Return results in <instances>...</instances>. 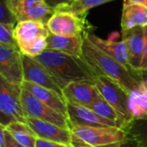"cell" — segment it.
I'll use <instances>...</instances> for the list:
<instances>
[{
	"instance_id": "obj_1",
	"label": "cell",
	"mask_w": 147,
	"mask_h": 147,
	"mask_svg": "<svg viewBox=\"0 0 147 147\" xmlns=\"http://www.w3.org/2000/svg\"><path fill=\"white\" fill-rule=\"evenodd\" d=\"M34 59L50 71L61 90L73 82L95 83V79L98 76L83 57H74L47 49Z\"/></svg>"
},
{
	"instance_id": "obj_2",
	"label": "cell",
	"mask_w": 147,
	"mask_h": 147,
	"mask_svg": "<svg viewBox=\"0 0 147 147\" xmlns=\"http://www.w3.org/2000/svg\"><path fill=\"white\" fill-rule=\"evenodd\" d=\"M83 58L98 75L104 76L124 88L128 93L136 89L141 83L140 73L134 72L98 48L84 34Z\"/></svg>"
},
{
	"instance_id": "obj_3",
	"label": "cell",
	"mask_w": 147,
	"mask_h": 147,
	"mask_svg": "<svg viewBox=\"0 0 147 147\" xmlns=\"http://www.w3.org/2000/svg\"><path fill=\"white\" fill-rule=\"evenodd\" d=\"M50 32L47 25L36 21L18 22L15 27V39L23 55L35 58L47 48Z\"/></svg>"
},
{
	"instance_id": "obj_4",
	"label": "cell",
	"mask_w": 147,
	"mask_h": 147,
	"mask_svg": "<svg viewBox=\"0 0 147 147\" xmlns=\"http://www.w3.org/2000/svg\"><path fill=\"white\" fill-rule=\"evenodd\" d=\"M71 146H108L124 140L128 131L115 127H77L71 128Z\"/></svg>"
},
{
	"instance_id": "obj_5",
	"label": "cell",
	"mask_w": 147,
	"mask_h": 147,
	"mask_svg": "<svg viewBox=\"0 0 147 147\" xmlns=\"http://www.w3.org/2000/svg\"><path fill=\"white\" fill-rule=\"evenodd\" d=\"M22 86L9 83L0 77V120L1 125L8 126L18 121L27 124L28 116L22 102Z\"/></svg>"
},
{
	"instance_id": "obj_6",
	"label": "cell",
	"mask_w": 147,
	"mask_h": 147,
	"mask_svg": "<svg viewBox=\"0 0 147 147\" xmlns=\"http://www.w3.org/2000/svg\"><path fill=\"white\" fill-rule=\"evenodd\" d=\"M95 84L102 97L115 109L128 123H131L134 119L128 108L129 93L115 81L102 75L96 78Z\"/></svg>"
},
{
	"instance_id": "obj_7",
	"label": "cell",
	"mask_w": 147,
	"mask_h": 147,
	"mask_svg": "<svg viewBox=\"0 0 147 147\" xmlns=\"http://www.w3.org/2000/svg\"><path fill=\"white\" fill-rule=\"evenodd\" d=\"M50 34L64 36L83 35L90 29L86 16H81L69 11H54L47 23Z\"/></svg>"
},
{
	"instance_id": "obj_8",
	"label": "cell",
	"mask_w": 147,
	"mask_h": 147,
	"mask_svg": "<svg viewBox=\"0 0 147 147\" xmlns=\"http://www.w3.org/2000/svg\"><path fill=\"white\" fill-rule=\"evenodd\" d=\"M22 102L28 117L50 122L61 127L71 129L69 120L65 115L52 109L37 99L29 91L23 89L22 91Z\"/></svg>"
},
{
	"instance_id": "obj_9",
	"label": "cell",
	"mask_w": 147,
	"mask_h": 147,
	"mask_svg": "<svg viewBox=\"0 0 147 147\" xmlns=\"http://www.w3.org/2000/svg\"><path fill=\"white\" fill-rule=\"evenodd\" d=\"M0 77L10 84L22 85L23 64L19 47L0 44Z\"/></svg>"
},
{
	"instance_id": "obj_10",
	"label": "cell",
	"mask_w": 147,
	"mask_h": 147,
	"mask_svg": "<svg viewBox=\"0 0 147 147\" xmlns=\"http://www.w3.org/2000/svg\"><path fill=\"white\" fill-rule=\"evenodd\" d=\"M24 81L52 90L62 95V90L50 71L34 58L22 54Z\"/></svg>"
},
{
	"instance_id": "obj_11",
	"label": "cell",
	"mask_w": 147,
	"mask_h": 147,
	"mask_svg": "<svg viewBox=\"0 0 147 147\" xmlns=\"http://www.w3.org/2000/svg\"><path fill=\"white\" fill-rule=\"evenodd\" d=\"M66 103L89 107L96 100L102 97L94 82L82 81L67 84L62 90Z\"/></svg>"
},
{
	"instance_id": "obj_12",
	"label": "cell",
	"mask_w": 147,
	"mask_h": 147,
	"mask_svg": "<svg viewBox=\"0 0 147 147\" xmlns=\"http://www.w3.org/2000/svg\"><path fill=\"white\" fill-rule=\"evenodd\" d=\"M122 40L126 42L130 68L140 73L145 52V27H136L121 31Z\"/></svg>"
},
{
	"instance_id": "obj_13",
	"label": "cell",
	"mask_w": 147,
	"mask_h": 147,
	"mask_svg": "<svg viewBox=\"0 0 147 147\" xmlns=\"http://www.w3.org/2000/svg\"><path fill=\"white\" fill-rule=\"evenodd\" d=\"M67 117L70 128L77 127H115L121 128L117 123L101 117L90 109L84 106L67 103Z\"/></svg>"
},
{
	"instance_id": "obj_14",
	"label": "cell",
	"mask_w": 147,
	"mask_h": 147,
	"mask_svg": "<svg viewBox=\"0 0 147 147\" xmlns=\"http://www.w3.org/2000/svg\"><path fill=\"white\" fill-rule=\"evenodd\" d=\"M27 124L39 139L72 146L71 129L30 117H28Z\"/></svg>"
},
{
	"instance_id": "obj_15",
	"label": "cell",
	"mask_w": 147,
	"mask_h": 147,
	"mask_svg": "<svg viewBox=\"0 0 147 147\" xmlns=\"http://www.w3.org/2000/svg\"><path fill=\"white\" fill-rule=\"evenodd\" d=\"M21 86L23 90L29 91L44 104L67 117V103L63 96L52 90L27 81H23Z\"/></svg>"
},
{
	"instance_id": "obj_16",
	"label": "cell",
	"mask_w": 147,
	"mask_h": 147,
	"mask_svg": "<svg viewBox=\"0 0 147 147\" xmlns=\"http://www.w3.org/2000/svg\"><path fill=\"white\" fill-rule=\"evenodd\" d=\"M88 38L102 52L117 60L119 63L123 65L127 69L133 71L128 64V54L126 42L121 40L120 41L113 40H103L95 34L91 29H89L85 32ZM135 72V71H134Z\"/></svg>"
},
{
	"instance_id": "obj_17",
	"label": "cell",
	"mask_w": 147,
	"mask_h": 147,
	"mask_svg": "<svg viewBox=\"0 0 147 147\" xmlns=\"http://www.w3.org/2000/svg\"><path fill=\"white\" fill-rule=\"evenodd\" d=\"M84 34L78 36H64L50 34L47 39V49L60 52L74 57L82 58Z\"/></svg>"
},
{
	"instance_id": "obj_18",
	"label": "cell",
	"mask_w": 147,
	"mask_h": 147,
	"mask_svg": "<svg viewBox=\"0 0 147 147\" xmlns=\"http://www.w3.org/2000/svg\"><path fill=\"white\" fill-rule=\"evenodd\" d=\"M147 25V7L140 3L123 4L121 31Z\"/></svg>"
},
{
	"instance_id": "obj_19",
	"label": "cell",
	"mask_w": 147,
	"mask_h": 147,
	"mask_svg": "<svg viewBox=\"0 0 147 147\" xmlns=\"http://www.w3.org/2000/svg\"><path fill=\"white\" fill-rule=\"evenodd\" d=\"M128 108L134 121L147 119L146 80H142L140 84L129 93Z\"/></svg>"
},
{
	"instance_id": "obj_20",
	"label": "cell",
	"mask_w": 147,
	"mask_h": 147,
	"mask_svg": "<svg viewBox=\"0 0 147 147\" xmlns=\"http://www.w3.org/2000/svg\"><path fill=\"white\" fill-rule=\"evenodd\" d=\"M96 113L101 117L112 121L117 123L121 128L127 130L130 123H128L120 114L119 112L114 109L109 102H107L102 97L96 100L90 106L87 107Z\"/></svg>"
},
{
	"instance_id": "obj_21",
	"label": "cell",
	"mask_w": 147,
	"mask_h": 147,
	"mask_svg": "<svg viewBox=\"0 0 147 147\" xmlns=\"http://www.w3.org/2000/svg\"><path fill=\"white\" fill-rule=\"evenodd\" d=\"M12 137L25 147H35L37 136L26 123L14 121L4 127Z\"/></svg>"
},
{
	"instance_id": "obj_22",
	"label": "cell",
	"mask_w": 147,
	"mask_h": 147,
	"mask_svg": "<svg viewBox=\"0 0 147 147\" xmlns=\"http://www.w3.org/2000/svg\"><path fill=\"white\" fill-rule=\"evenodd\" d=\"M112 1L115 0H74L71 4L56 11H69L81 16H86L88 11L92 8Z\"/></svg>"
},
{
	"instance_id": "obj_23",
	"label": "cell",
	"mask_w": 147,
	"mask_h": 147,
	"mask_svg": "<svg viewBox=\"0 0 147 147\" xmlns=\"http://www.w3.org/2000/svg\"><path fill=\"white\" fill-rule=\"evenodd\" d=\"M41 3L44 0H9V8L18 22L27 11Z\"/></svg>"
},
{
	"instance_id": "obj_24",
	"label": "cell",
	"mask_w": 147,
	"mask_h": 147,
	"mask_svg": "<svg viewBox=\"0 0 147 147\" xmlns=\"http://www.w3.org/2000/svg\"><path fill=\"white\" fill-rule=\"evenodd\" d=\"M15 27L14 24L0 23V44L18 47L15 39Z\"/></svg>"
},
{
	"instance_id": "obj_25",
	"label": "cell",
	"mask_w": 147,
	"mask_h": 147,
	"mask_svg": "<svg viewBox=\"0 0 147 147\" xmlns=\"http://www.w3.org/2000/svg\"><path fill=\"white\" fill-rule=\"evenodd\" d=\"M127 131L138 137L143 142L145 147H147V119L133 121Z\"/></svg>"
},
{
	"instance_id": "obj_26",
	"label": "cell",
	"mask_w": 147,
	"mask_h": 147,
	"mask_svg": "<svg viewBox=\"0 0 147 147\" xmlns=\"http://www.w3.org/2000/svg\"><path fill=\"white\" fill-rule=\"evenodd\" d=\"M16 19L9 8V0H1L0 2V23L16 25Z\"/></svg>"
},
{
	"instance_id": "obj_27",
	"label": "cell",
	"mask_w": 147,
	"mask_h": 147,
	"mask_svg": "<svg viewBox=\"0 0 147 147\" xmlns=\"http://www.w3.org/2000/svg\"><path fill=\"white\" fill-rule=\"evenodd\" d=\"M73 1L74 0H44L47 5L53 9L54 11L71 4Z\"/></svg>"
},
{
	"instance_id": "obj_28",
	"label": "cell",
	"mask_w": 147,
	"mask_h": 147,
	"mask_svg": "<svg viewBox=\"0 0 147 147\" xmlns=\"http://www.w3.org/2000/svg\"><path fill=\"white\" fill-rule=\"evenodd\" d=\"M35 147H72L71 146H67L65 144H60V143H57V142H53V141H49V140H42V139H37L36 140V145Z\"/></svg>"
},
{
	"instance_id": "obj_29",
	"label": "cell",
	"mask_w": 147,
	"mask_h": 147,
	"mask_svg": "<svg viewBox=\"0 0 147 147\" xmlns=\"http://www.w3.org/2000/svg\"><path fill=\"white\" fill-rule=\"evenodd\" d=\"M4 141H5V147H25L20 143H18L12 135L5 129L4 127Z\"/></svg>"
},
{
	"instance_id": "obj_30",
	"label": "cell",
	"mask_w": 147,
	"mask_h": 147,
	"mask_svg": "<svg viewBox=\"0 0 147 147\" xmlns=\"http://www.w3.org/2000/svg\"><path fill=\"white\" fill-rule=\"evenodd\" d=\"M147 69V25L145 27V52L144 58L141 65V71H145Z\"/></svg>"
},
{
	"instance_id": "obj_31",
	"label": "cell",
	"mask_w": 147,
	"mask_h": 147,
	"mask_svg": "<svg viewBox=\"0 0 147 147\" xmlns=\"http://www.w3.org/2000/svg\"><path fill=\"white\" fill-rule=\"evenodd\" d=\"M147 0H123V4H129V3H140V4H146Z\"/></svg>"
},
{
	"instance_id": "obj_32",
	"label": "cell",
	"mask_w": 147,
	"mask_h": 147,
	"mask_svg": "<svg viewBox=\"0 0 147 147\" xmlns=\"http://www.w3.org/2000/svg\"><path fill=\"white\" fill-rule=\"evenodd\" d=\"M140 73V76L142 78V80H146L147 81V69L145 71H141Z\"/></svg>"
},
{
	"instance_id": "obj_33",
	"label": "cell",
	"mask_w": 147,
	"mask_h": 147,
	"mask_svg": "<svg viewBox=\"0 0 147 147\" xmlns=\"http://www.w3.org/2000/svg\"><path fill=\"white\" fill-rule=\"evenodd\" d=\"M72 147H91V146H82V145H75V146H72ZM99 147H104V146H99Z\"/></svg>"
},
{
	"instance_id": "obj_34",
	"label": "cell",
	"mask_w": 147,
	"mask_h": 147,
	"mask_svg": "<svg viewBox=\"0 0 147 147\" xmlns=\"http://www.w3.org/2000/svg\"><path fill=\"white\" fill-rule=\"evenodd\" d=\"M145 5H146V6L147 7V1H146V4H145Z\"/></svg>"
}]
</instances>
